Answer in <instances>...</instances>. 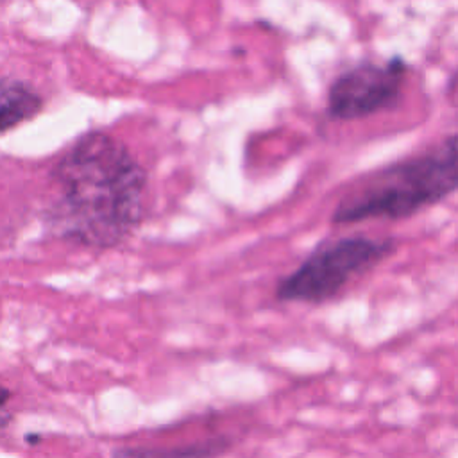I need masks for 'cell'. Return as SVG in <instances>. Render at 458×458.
I'll list each match as a JSON object with an SVG mask.
<instances>
[{"label":"cell","instance_id":"obj_8","mask_svg":"<svg viewBox=\"0 0 458 458\" xmlns=\"http://www.w3.org/2000/svg\"><path fill=\"white\" fill-rule=\"evenodd\" d=\"M11 399V392H9V388H5V386H2L0 385V411L4 410V406L7 404V401Z\"/></svg>","mask_w":458,"mask_h":458},{"label":"cell","instance_id":"obj_2","mask_svg":"<svg viewBox=\"0 0 458 458\" xmlns=\"http://www.w3.org/2000/svg\"><path fill=\"white\" fill-rule=\"evenodd\" d=\"M458 193V132L369 175L331 211L333 225L406 220Z\"/></svg>","mask_w":458,"mask_h":458},{"label":"cell","instance_id":"obj_6","mask_svg":"<svg viewBox=\"0 0 458 458\" xmlns=\"http://www.w3.org/2000/svg\"><path fill=\"white\" fill-rule=\"evenodd\" d=\"M231 445L233 442L225 437H211L165 447H118L111 453V458H218Z\"/></svg>","mask_w":458,"mask_h":458},{"label":"cell","instance_id":"obj_7","mask_svg":"<svg viewBox=\"0 0 458 458\" xmlns=\"http://www.w3.org/2000/svg\"><path fill=\"white\" fill-rule=\"evenodd\" d=\"M454 95H458V68L453 72V75L449 77L447 86H445V98L454 97ZM456 118H458V111H456Z\"/></svg>","mask_w":458,"mask_h":458},{"label":"cell","instance_id":"obj_5","mask_svg":"<svg viewBox=\"0 0 458 458\" xmlns=\"http://www.w3.org/2000/svg\"><path fill=\"white\" fill-rule=\"evenodd\" d=\"M43 104V97L30 84L13 77H0V136L36 118Z\"/></svg>","mask_w":458,"mask_h":458},{"label":"cell","instance_id":"obj_9","mask_svg":"<svg viewBox=\"0 0 458 458\" xmlns=\"http://www.w3.org/2000/svg\"><path fill=\"white\" fill-rule=\"evenodd\" d=\"M25 440L29 442V444H36V442H39L41 438H39V435H34V433H29L27 437H25Z\"/></svg>","mask_w":458,"mask_h":458},{"label":"cell","instance_id":"obj_1","mask_svg":"<svg viewBox=\"0 0 458 458\" xmlns=\"http://www.w3.org/2000/svg\"><path fill=\"white\" fill-rule=\"evenodd\" d=\"M55 197L48 225L63 240L111 249L123 243L145 213L147 172L125 143L104 131L81 134L52 168Z\"/></svg>","mask_w":458,"mask_h":458},{"label":"cell","instance_id":"obj_3","mask_svg":"<svg viewBox=\"0 0 458 458\" xmlns=\"http://www.w3.org/2000/svg\"><path fill=\"white\" fill-rule=\"evenodd\" d=\"M399 242L349 234L320 242L290 274L276 284L279 302H302L322 306L336 297L358 277L379 267L395 254Z\"/></svg>","mask_w":458,"mask_h":458},{"label":"cell","instance_id":"obj_4","mask_svg":"<svg viewBox=\"0 0 458 458\" xmlns=\"http://www.w3.org/2000/svg\"><path fill=\"white\" fill-rule=\"evenodd\" d=\"M410 63L395 54L383 63L361 59L342 70L326 91L324 114L331 122H356L401 104Z\"/></svg>","mask_w":458,"mask_h":458}]
</instances>
